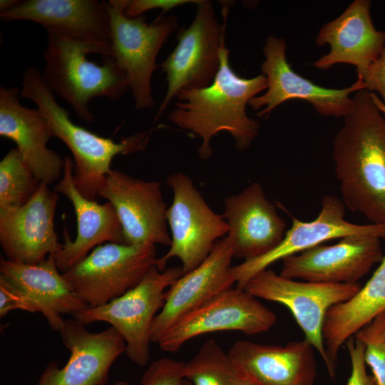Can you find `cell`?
I'll list each match as a JSON object with an SVG mask.
<instances>
[{
    "mask_svg": "<svg viewBox=\"0 0 385 385\" xmlns=\"http://www.w3.org/2000/svg\"><path fill=\"white\" fill-rule=\"evenodd\" d=\"M185 377L192 385H236L240 375L228 352L210 339L185 362Z\"/></svg>",
    "mask_w": 385,
    "mask_h": 385,
    "instance_id": "cell-27",
    "label": "cell"
},
{
    "mask_svg": "<svg viewBox=\"0 0 385 385\" xmlns=\"http://www.w3.org/2000/svg\"><path fill=\"white\" fill-rule=\"evenodd\" d=\"M369 0H355L335 19L319 31L315 43L329 46V51L314 66L321 70L338 63L356 67L361 77L378 58L385 45V32L377 30L371 16Z\"/></svg>",
    "mask_w": 385,
    "mask_h": 385,
    "instance_id": "cell-22",
    "label": "cell"
},
{
    "mask_svg": "<svg viewBox=\"0 0 385 385\" xmlns=\"http://www.w3.org/2000/svg\"><path fill=\"white\" fill-rule=\"evenodd\" d=\"M73 169V159L66 156L62 178L53 190L69 200L77 221L75 240H71L65 228L64 242L53 254L61 273L69 270L103 243H125L123 229L113 205L109 202L99 204L81 194L74 184Z\"/></svg>",
    "mask_w": 385,
    "mask_h": 385,
    "instance_id": "cell-20",
    "label": "cell"
},
{
    "mask_svg": "<svg viewBox=\"0 0 385 385\" xmlns=\"http://www.w3.org/2000/svg\"><path fill=\"white\" fill-rule=\"evenodd\" d=\"M185 364L168 357L157 359L143 373L140 385H182Z\"/></svg>",
    "mask_w": 385,
    "mask_h": 385,
    "instance_id": "cell-29",
    "label": "cell"
},
{
    "mask_svg": "<svg viewBox=\"0 0 385 385\" xmlns=\"http://www.w3.org/2000/svg\"><path fill=\"white\" fill-rule=\"evenodd\" d=\"M236 385H256V384L249 381L248 379H245L240 376L239 380Z\"/></svg>",
    "mask_w": 385,
    "mask_h": 385,
    "instance_id": "cell-38",
    "label": "cell"
},
{
    "mask_svg": "<svg viewBox=\"0 0 385 385\" xmlns=\"http://www.w3.org/2000/svg\"><path fill=\"white\" fill-rule=\"evenodd\" d=\"M41 183L18 149L11 148L0 161V207L22 205Z\"/></svg>",
    "mask_w": 385,
    "mask_h": 385,
    "instance_id": "cell-28",
    "label": "cell"
},
{
    "mask_svg": "<svg viewBox=\"0 0 385 385\" xmlns=\"http://www.w3.org/2000/svg\"><path fill=\"white\" fill-rule=\"evenodd\" d=\"M351 361V374L346 385H375L372 375L366 371L365 344L353 337L346 342Z\"/></svg>",
    "mask_w": 385,
    "mask_h": 385,
    "instance_id": "cell-30",
    "label": "cell"
},
{
    "mask_svg": "<svg viewBox=\"0 0 385 385\" xmlns=\"http://www.w3.org/2000/svg\"><path fill=\"white\" fill-rule=\"evenodd\" d=\"M232 246L226 237L218 240L208 257L184 273L166 290L164 304L155 317L151 342L158 344L168 330L188 313L235 284L231 272Z\"/></svg>",
    "mask_w": 385,
    "mask_h": 385,
    "instance_id": "cell-18",
    "label": "cell"
},
{
    "mask_svg": "<svg viewBox=\"0 0 385 385\" xmlns=\"http://www.w3.org/2000/svg\"><path fill=\"white\" fill-rule=\"evenodd\" d=\"M345 205L332 195L324 196L317 217L309 222L293 217L292 225L282 241L269 252L232 266L231 272L236 287L243 289L256 274L279 260L300 253L323 242L349 235H364L385 239V225H359L344 218Z\"/></svg>",
    "mask_w": 385,
    "mask_h": 385,
    "instance_id": "cell-14",
    "label": "cell"
},
{
    "mask_svg": "<svg viewBox=\"0 0 385 385\" xmlns=\"http://www.w3.org/2000/svg\"><path fill=\"white\" fill-rule=\"evenodd\" d=\"M183 274L180 267L160 271L153 266L136 286L121 296L102 306L87 307L73 318L85 325L95 322L110 324L123 337L129 359L143 367L150 360L151 329L163 306L165 292Z\"/></svg>",
    "mask_w": 385,
    "mask_h": 385,
    "instance_id": "cell-6",
    "label": "cell"
},
{
    "mask_svg": "<svg viewBox=\"0 0 385 385\" xmlns=\"http://www.w3.org/2000/svg\"><path fill=\"white\" fill-rule=\"evenodd\" d=\"M356 284H333L284 277L265 269L254 275L243 289L252 296L285 306L303 331L304 339L319 354L327 369L329 362L323 338L325 317L330 308L352 297L361 288Z\"/></svg>",
    "mask_w": 385,
    "mask_h": 385,
    "instance_id": "cell-10",
    "label": "cell"
},
{
    "mask_svg": "<svg viewBox=\"0 0 385 385\" xmlns=\"http://www.w3.org/2000/svg\"><path fill=\"white\" fill-rule=\"evenodd\" d=\"M195 4L193 21L178 31L175 48L160 66L166 75L167 91L155 122L181 91L207 87L218 72L220 50L225 43L227 8L223 9L220 24L211 1L198 0Z\"/></svg>",
    "mask_w": 385,
    "mask_h": 385,
    "instance_id": "cell-7",
    "label": "cell"
},
{
    "mask_svg": "<svg viewBox=\"0 0 385 385\" xmlns=\"http://www.w3.org/2000/svg\"><path fill=\"white\" fill-rule=\"evenodd\" d=\"M371 96L375 105L378 107L381 112L385 115V105L382 102L381 99L377 94L371 92Z\"/></svg>",
    "mask_w": 385,
    "mask_h": 385,
    "instance_id": "cell-37",
    "label": "cell"
},
{
    "mask_svg": "<svg viewBox=\"0 0 385 385\" xmlns=\"http://www.w3.org/2000/svg\"><path fill=\"white\" fill-rule=\"evenodd\" d=\"M385 312V255L370 279L349 299L327 313L323 338L329 362V376H336L338 353L351 337Z\"/></svg>",
    "mask_w": 385,
    "mask_h": 385,
    "instance_id": "cell-26",
    "label": "cell"
},
{
    "mask_svg": "<svg viewBox=\"0 0 385 385\" xmlns=\"http://www.w3.org/2000/svg\"><path fill=\"white\" fill-rule=\"evenodd\" d=\"M275 314L245 289L231 287L192 310L173 325L159 342L163 351L175 352L202 334L236 331L256 334L270 329Z\"/></svg>",
    "mask_w": 385,
    "mask_h": 385,
    "instance_id": "cell-12",
    "label": "cell"
},
{
    "mask_svg": "<svg viewBox=\"0 0 385 385\" xmlns=\"http://www.w3.org/2000/svg\"><path fill=\"white\" fill-rule=\"evenodd\" d=\"M167 184L173 193L172 204L166 212L171 243L168 251L158 257L155 266L163 271L168 261L177 257L186 273L208 257L220 238L227 236L229 227L224 217L207 204L187 175L171 174Z\"/></svg>",
    "mask_w": 385,
    "mask_h": 385,
    "instance_id": "cell-8",
    "label": "cell"
},
{
    "mask_svg": "<svg viewBox=\"0 0 385 385\" xmlns=\"http://www.w3.org/2000/svg\"><path fill=\"white\" fill-rule=\"evenodd\" d=\"M383 257L380 238L349 235L335 245H319L284 258L279 274L309 282L356 284Z\"/></svg>",
    "mask_w": 385,
    "mask_h": 385,
    "instance_id": "cell-17",
    "label": "cell"
},
{
    "mask_svg": "<svg viewBox=\"0 0 385 385\" xmlns=\"http://www.w3.org/2000/svg\"><path fill=\"white\" fill-rule=\"evenodd\" d=\"M20 98L34 102L47 118L52 135L69 148L74 163L73 181L85 197L96 200L113 159L145 150L151 130L123 138L119 142L101 136L81 127L70 118L68 111L56 101L54 93L42 73L34 67L24 72Z\"/></svg>",
    "mask_w": 385,
    "mask_h": 385,
    "instance_id": "cell-4",
    "label": "cell"
},
{
    "mask_svg": "<svg viewBox=\"0 0 385 385\" xmlns=\"http://www.w3.org/2000/svg\"><path fill=\"white\" fill-rule=\"evenodd\" d=\"M47 32L41 73L52 91L84 121L92 123V99L120 98L128 91L126 77L112 57V48Z\"/></svg>",
    "mask_w": 385,
    "mask_h": 385,
    "instance_id": "cell-3",
    "label": "cell"
},
{
    "mask_svg": "<svg viewBox=\"0 0 385 385\" xmlns=\"http://www.w3.org/2000/svg\"><path fill=\"white\" fill-rule=\"evenodd\" d=\"M222 216L229 227L227 237L232 246L234 257L244 261L271 251L287 232L284 220L258 183L225 198Z\"/></svg>",
    "mask_w": 385,
    "mask_h": 385,
    "instance_id": "cell-19",
    "label": "cell"
},
{
    "mask_svg": "<svg viewBox=\"0 0 385 385\" xmlns=\"http://www.w3.org/2000/svg\"><path fill=\"white\" fill-rule=\"evenodd\" d=\"M155 246L108 242L94 248L63 277L88 307L107 304L136 286L156 265Z\"/></svg>",
    "mask_w": 385,
    "mask_h": 385,
    "instance_id": "cell-9",
    "label": "cell"
},
{
    "mask_svg": "<svg viewBox=\"0 0 385 385\" xmlns=\"http://www.w3.org/2000/svg\"><path fill=\"white\" fill-rule=\"evenodd\" d=\"M198 0H132L128 1L125 9V14L130 18H135L143 15L149 10L162 9L160 16L170 9L187 3H197Z\"/></svg>",
    "mask_w": 385,
    "mask_h": 385,
    "instance_id": "cell-32",
    "label": "cell"
},
{
    "mask_svg": "<svg viewBox=\"0 0 385 385\" xmlns=\"http://www.w3.org/2000/svg\"><path fill=\"white\" fill-rule=\"evenodd\" d=\"M314 351L305 339L284 346L240 340L228 354L239 375L256 385H314Z\"/></svg>",
    "mask_w": 385,
    "mask_h": 385,
    "instance_id": "cell-21",
    "label": "cell"
},
{
    "mask_svg": "<svg viewBox=\"0 0 385 385\" xmlns=\"http://www.w3.org/2000/svg\"><path fill=\"white\" fill-rule=\"evenodd\" d=\"M114 385H130V384L125 381H119L116 382Z\"/></svg>",
    "mask_w": 385,
    "mask_h": 385,
    "instance_id": "cell-39",
    "label": "cell"
},
{
    "mask_svg": "<svg viewBox=\"0 0 385 385\" xmlns=\"http://www.w3.org/2000/svg\"><path fill=\"white\" fill-rule=\"evenodd\" d=\"M182 385H192V384L188 380L185 379L183 381Z\"/></svg>",
    "mask_w": 385,
    "mask_h": 385,
    "instance_id": "cell-40",
    "label": "cell"
},
{
    "mask_svg": "<svg viewBox=\"0 0 385 385\" xmlns=\"http://www.w3.org/2000/svg\"><path fill=\"white\" fill-rule=\"evenodd\" d=\"M58 200L41 183L22 205L0 207V245L7 260L36 264L60 248L54 226Z\"/></svg>",
    "mask_w": 385,
    "mask_h": 385,
    "instance_id": "cell-16",
    "label": "cell"
},
{
    "mask_svg": "<svg viewBox=\"0 0 385 385\" xmlns=\"http://www.w3.org/2000/svg\"><path fill=\"white\" fill-rule=\"evenodd\" d=\"M228 56L225 43L212 83L203 88L181 91L176 96L175 108L168 115L175 125L201 138L198 155L203 160L211 156V140L219 132H228L240 151L249 148L259 133V124L247 115L246 107L267 89V78L262 73L251 78L238 76L230 67Z\"/></svg>",
    "mask_w": 385,
    "mask_h": 385,
    "instance_id": "cell-2",
    "label": "cell"
},
{
    "mask_svg": "<svg viewBox=\"0 0 385 385\" xmlns=\"http://www.w3.org/2000/svg\"><path fill=\"white\" fill-rule=\"evenodd\" d=\"M59 333L70 357L62 368L49 363L37 385H105L111 366L125 352L120 333L111 326L91 332L74 318L65 320Z\"/></svg>",
    "mask_w": 385,
    "mask_h": 385,
    "instance_id": "cell-15",
    "label": "cell"
},
{
    "mask_svg": "<svg viewBox=\"0 0 385 385\" xmlns=\"http://www.w3.org/2000/svg\"><path fill=\"white\" fill-rule=\"evenodd\" d=\"M4 22L28 21L69 38L111 48L107 1L26 0L0 14Z\"/></svg>",
    "mask_w": 385,
    "mask_h": 385,
    "instance_id": "cell-24",
    "label": "cell"
},
{
    "mask_svg": "<svg viewBox=\"0 0 385 385\" xmlns=\"http://www.w3.org/2000/svg\"><path fill=\"white\" fill-rule=\"evenodd\" d=\"M369 92L378 93L385 105V45L378 58L359 78Z\"/></svg>",
    "mask_w": 385,
    "mask_h": 385,
    "instance_id": "cell-31",
    "label": "cell"
},
{
    "mask_svg": "<svg viewBox=\"0 0 385 385\" xmlns=\"http://www.w3.org/2000/svg\"><path fill=\"white\" fill-rule=\"evenodd\" d=\"M16 309L34 313L32 307L23 296L0 282V317Z\"/></svg>",
    "mask_w": 385,
    "mask_h": 385,
    "instance_id": "cell-34",
    "label": "cell"
},
{
    "mask_svg": "<svg viewBox=\"0 0 385 385\" xmlns=\"http://www.w3.org/2000/svg\"><path fill=\"white\" fill-rule=\"evenodd\" d=\"M354 336L364 344L373 343L385 347V312L376 317Z\"/></svg>",
    "mask_w": 385,
    "mask_h": 385,
    "instance_id": "cell-35",
    "label": "cell"
},
{
    "mask_svg": "<svg viewBox=\"0 0 385 385\" xmlns=\"http://www.w3.org/2000/svg\"><path fill=\"white\" fill-rule=\"evenodd\" d=\"M364 359L371 370L375 385H385V347L373 343L365 344Z\"/></svg>",
    "mask_w": 385,
    "mask_h": 385,
    "instance_id": "cell-33",
    "label": "cell"
},
{
    "mask_svg": "<svg viewBox=\"0 0 385 385\" xmlns=\"http://www.w3.org/2000/svg\"><path fill=\"white\" fill-rule=\"evenodd\" d=\"M18 87L0 88V135L15 143L35 176L49 185L63 175L65 158L47 147L53 135L46 115L21 105Z\"/></svg>",
    "mask_w": 385,
    "mask_h": 385,
    "instance_id": "cell-23",
    "label": "cell"
},
{
    "mask_svg": "<svg viewBox=\"0 0 385 385\" xmlns=\"http://www.w3.org/2000/svg\"><path fill=\"white\" fill-rule=\"evenodd\" d=\"M19 0H1L0 1V14L14 6Z\"/></svg>",
    "mask_w": 385,
    "mask_h": 385,
    "instance_id": "cell-36",
    "label": "cell"
},
{
    "mask_svg": "<svg viewBox=\"0 0 385 385\" xmlns=\"http://www.w3.org/2000/svg\"><path fill=\"white\" fill-rule=\"evenodd\" d=\"M98 196L114 207L125 244L170 246L168 207L159 182L143 180L112 169L106 175Z\"/></svg>",
    "mask_w": 385,
    "mask_h": 385,
    "instance_id": "cell-13",
    "label": "cell"
},
{
    "mask_svg": "<svg viewBox=\"0 0 385 385\" xmlns=\"http://www.w3.org/2000/svg\"><path fill=\"white\" fill-rule=\"evenodd\" d=\"M285 41L274 36H268L263 46L265 57L261 66L262 74L267 78V91L252 98L249 106L254 111L264 107L257 115H269L284 102L299 100L309 103L319 114L325 116L344 118L353 104L351 93L365 89L361 79L344 88L321 87L295 72L288 63Z\"/></svg>",
    "mask_w": 385,
    "mask_h": 385,
    "instance_id": "cell-11",
    "label": "cell"
},
{
    "mask_svg": "<svg viewBox=\"0 0 385 385\" xmlns=\"http://www.w3.org/2000/svg\"><path fill=\"white\" fill-rule=\"evenodd\" d=\"M352 98L333 140L342 200L371 223L385 225V115L369 91H358Z\"/></svg>",
    "mask_w": 385,
    "mask_h": 385,
    "instance_id": "cell-1",
    "label": "cell"
},
{
    "mask_svg": "<svg viewBox=\"0 0 385 385\" xmlns=\"http://www.w3.org/2000/svg\"><path fill=\"white\" fill-rule=\"evenodd\" d=\"M0 282L23 296L34 313L40 312L54 331L59 332L63 326L62 315H73L87 307L60 273L53 254L36 264L1 259Z\"/></svg>",
    "mask_w": 385,
    "mask_h": 385,
    "instance_id": "cell-25",
    "label": "cell"
},
{
    "mask_svg": "<svg viewBox=\"0 0 385 385\" xmlns=\"http://www.w3.org/2000/svg\"><path fill=\"white\" fill-rule=\"evenodd\" d=\"M128 0L107 1L112 57L126 77L135 107L143 110L155 104L152 76L158 67L155 61L163 45L177 28L174 16H159L152 24L144 15L128 17Z\"/></svg>",
    "mask_w": 385,
    "mask_h": 385,
    "instance_id": "cell-5",
    "label": "cell"
}]
</instances>
